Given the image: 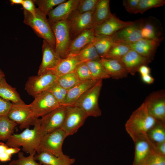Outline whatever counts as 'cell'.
<instances>
[{
  "label": "cell",
  "mask_w": 165,
  "mask_h": 165,
  "mask_svg": "<svg viewBox=\"0 0 165 165\" xmlns=\"http://www.w3.org/2000/svg\"><path fill=\"white\" fill-rule=\"evenodd\" d=\"M65 106V115L61 128L68 137L77 132L83 125L88 116L82 110L77 106Z\"/></svg>",
  "instance_id": "9"
},
{
  "label": "cell",
  "mask_w": 165,
  "mask_h": 165,
  "mask_svg": "<svg viewBox=\"0 0 165 165\" xmlns=\"http://www.w3.org/2000/svg\"><path fill=\"white\" fill-rule=\"evenodd\" d=\"M129 73L135 75L142 66L147 65L152 61L131 49L121 59Z\"/></svg>",
  "instance_id": "21"
},
{
  "label": "cell",
  "mask_w": 165,
  "mask_h": 165,
  "mask_svg": "<svg viewBox=\"0 0 165 165\" xmlns=\"http://www.w3.org/2000/svg\"><path fill=\"white\" fill-rule=\"evenodd\" d=\"M24 0H10L9 1L11 5L22 4Z\"/></svg>",
  "instance_id": "52"
},
{
  "label": "cell",
  "mask_w": 165,
  "mask_h": 165,
  "mask_svg": "<svg viewBox=\"0 0 165 165\" xmlns=\"http://www.w3.org/2000/svg\"><path fill=\"white\" fill-rule=\"evenodd\" d=\"M21 5L24 10L35 16L36 8L33 0H24Z\"/></svg>",
  "instance_id": "45"
},
{
  "label": "cell",
  "mask_w": 165,
  "mask_h": 165,
  "mask_svg": "<svg viewBox=\"0 0 165 165\" xmlns=\"http://www.w3.org/2000/svg\"><path fill=\"white\" fill-rule=\"evenodd\" d=\"M134 22L122 21L112 14L102 23L94 27L95 35L111 36L120 30L132 24Z\"/></svg>",
  "instance_id": "16"
},
{
  "label": "cell",
  "mask_w": 165,
  "mask_h": 165,
  "mask_svg": "<svg viewBox=\"0 0 165 165\" xmlns=\"http://www.w3.org/2000/svg\"><path fill=\"white\" fill-rule=\"evenodd\" d=\"M67 137L65 133L61 128L44 134L40 143V152H47L59 156L63 153L62 145Z\"/></svg>",
  "instance_id": "7"
},
{
  "label": "cell",
  "mask_w": 165,
  "mask_h": 165,
  "mask_svg": "<svg viewBox=\"0 0 165 165\" xmlns=\"http://www.w3.org/2000/svg\"><path fill=\"white\" fill-rule=\"evenodd\" d=\"M32 129H25L21 133L13 134L7 141L6 144L8 147L21 146L22 150L29 154H39L41 152L39 145L42 136L40 131L39 119H36Z\"/></svg>",
  "instance_id": "2"
},
{
  "label": "cell",
  "mask_w": 165,
  "mask_h": 165,
  "mask_svg": "<svg viewBox=\"0 0 165 165\" xmlns=\"http://www.w3.org/2000/svg\"><path fill=\"white\" fill-rule=\"evenodd\" d=\"M8 147L6 144L0 142V154L6 152V149Z\"/></svg>",
  "instance_id": "51"
},
{
  "label": "cell",
  "mask_w": 165,
  "mask_h": 165,
  "mask_svg": "<svg viewBox=\"0 0 165 165\" xmlns=\"http://www.w3.org/2000/svg\"><path fill=\"white\" fill-rule=\"evenodd\" d=\"M150 114L159 123L165 125V92L160 90L151 93L146 98Z\"/></svg>",
  "instance_id": "10"
},
{
  "label": "cell",
  "mask_w": 165,
  "mask_h": 165,
  "mask_svg": "<svg viewBox=\"0 0 165 165\" xmlns=\"http://www.w3.org/2000/svg\"><path fill=\"white\" fill-rule=\"evenodd\" d=\"M82 63L74 57L68 56L62 59L57 66L51 71L59 77L75 71L78 66Z\"/></svg>",
  "instance_id": "26"
},
{
  "label": "cell",
  "mask_w": 165,
  "mask_h": 165,
  "mask_svg": "<svg viewBox=\"0 0 165 165\" xmlns=\"http://www.w3.org/2000/svg\"><path fill=\"white\" fill-rule=\"evenodd\" d=\"M99 0H79L75 10L80 13L94 12Z\"/></svg>",
  "instance_id": "41"
},
{
  "label": "cell",
  "mask_w": 165,
  "mask_h": 165,
  "mask_svg": "<svg viewBox=\"0 0 165 165\" xmlns=\"http://www.w3.org/2000/svg\"><path fill=\"white\" fill-rule=\"evenodd\" d=\"M140 0H123V6L126 11L130 13L136 14Z\"/></svg>",
  "instance_id": "43"
},
{
  "label": "cell",
  "mask_w": 165,
  "mask_h": 165,
  "mask_svg": "<svg viewBox=\"0 0 165 165\" xmlns=\"http://www.w3.org/2000/svg\"><path fill=\"white\" fill-rule=\"evenodd\" d=\"M29 104L35 119L49 113L61 106L48 91H43L36 95Z\"/></svg>",
  "instance_id": "6"
},
{
  "label": "cell",
  "mask_w": 165,
  "mask_h": 165,
  "mask_svg": "<svg viewBox=\"0 0 165 165\" xmlns=\"http://www.w3.org/2000/svg\"><path fill=\"white\" fill-rule=\"evenodd\" d=\"M158 122L149 113L144 101L132 113L125 123V128L134 142L147 136L148 132Z\"/></svg>",
  "instance_id": "1"
},
{
  "label": "cell",
  "mask_w": 165,
  "mask_h": 165,
  "mask_svg": "<svg viewBox=\"0 0 165 165\" xmlns=\"http://www.w3.org/2000/svg\"><path fill=\"white\" fill-rule=\"evenodd\" d=\"M103 80H100L94 86L84 92L76 101L74 106L82 110L88 117H98L101 114L98 99L102 86Z\"/></svg>",
  "instance_id": "4"
},
{
  "label": "cell",
  "mask_w": 165,
  "mask_h": 165,
  "mask_svg": "<svg viewBox=\"0 0 165 165\" xmlns=\"http://www.w3.org/2000/svg\"><path fill=\"white\" fill-rule=\"evenodd\" d=\"M20 150V149L18 147H8L6 149V152L12 155L13 154L18 153Z\"/></svg>",
  "instance_id": "49"
},
{
  "label": "cell",
  "mask_w": 165,
  "mask_h": 165,
  "mask_svg": "<svg viewBox=\"0 0 165 165\" xmlns=\"http://www.w3.org/2000/svg\"><path fill=\"white\" fill-rule=\"evenodd\" d=\"M139 72L141 75L150 74L151 69L147 65H144L141 66L138 69Z\"/></svg>",
  "instance_id": "47"
},
{
  "label": "cell",
  "mask_w": 165,
  "mask_h": 165,
  "mask_svg": "<svg viewBox=\"0 0 165 165\" xmlns=\"http://www.w3.org/2000/svg\"><path fill=\"white\" fill-rule=\"evenodd\" d=\"M58 77L50 70L40 75L29 77L27 81L25 90L34 97L38 94L47 90L54 82Z\"/></svg>",
  "instance_id": "8"
},
{
  "label": "cell",
  "mask_w": 165,
  "mask_h": 165,
  "mask_svg": "<svg viewBox=\"0 0 165 165\" xmlns=\"http://www.w3.org/2000/svg\"><path fill=\"white\" fill-rule=\"evenodd\" d=\"M42 61L38 72V75L53 69L62 59L55 49L44 40L42 45Z\"/></svg>",
  "instance_id": "17"
},
{
  "label": "cell",
  "mask_w": 165,
  "mask_h": 165,
  "mask_svg": "<svg viewBox=\"0 0 165 165\" xmlns=\"http://www.w3.org/2000/svg\"><path fill=\"white\" fill-rule=\"evenodd\" d=\"M69 56L74 57L82 62L99 60L101 59L93 43L88 45L77 53L68 56Z\"/></svg>",
  "instance_id": "30"
},
{
  "label": "cell",
  "mask_w": 165,
  "mask_h": 165,
  "mask_svg": "<svg viewBox=\"0 0 165 165\" xmlns=\"http://www.w3.org/2000/svg\"><path fill=\"white\" fill-rule=\"evenodd\" d=\"M95 35L94 28L86 29L77 35L71 41L67 57L77 53L92 43Z\"/></svg>",
  "instance_id": "19"
},
{
  "label": "cell",
  "mask_w": 165,
  "mask_h": 165,
  "mask_svg": "<svg viewBox=\"0 0 165 165\" xmlns=\"http://www.w3.org/2000/svg\"><path fill=\"white\" fill-rule=\"evenodd\" d=\"M85 63L95 79L99 80L110 78L101 64L100 59Z\"/></svg>",
  "instance_id": "34"
},
{
  "label": "cell",
  "mask_w": 165,
  "mask_h": 165,
  "mask_svg": "<svg viewBox=\"0 0 165 165\" xmlns=\"http://www.w3.org/2000/svg\"><path fill=\"white\" fill-rule=\"evenodd\" d=\"M0 97L13 104L25 103L16 88L8 84L5 78L0 82Z\"/></svg>",
  "instance_id": "28"
},
{
  "label": "cell",
  "mask_w": 165,
  "mask_h": 165,
  "mask_svg": "<svg viewBox=\"0 0 165 165\" xmlns=\"http://www.w3.org/2000/svg\"><path fill=\"white\" fill-rule=\"evenodd\" d=\"M7 116L19 125V128L21 130L34 125L36 119L33 116L29 104L25 103L13 104Z\"/></svg>",
  "instance_id": "11"
},
{
  "label": "cell",
  "mask_w": 165,
  "mask_h": 165,
  "mask_svg": "<svg viewBox=\"0 0 165 165\" xmlns=\"http://www.w3.org/2000/svg\"><path fill=\"white\" fill-rule=\"evenodd\" d=\"M142 18L138 19L131 25L125 27L110 36L114 42L127 44L134 43L143 38L141 31Z\"/></svg>",
  "instance_id": "14"
},
{
  "label": "cell",
  "mask_w": 165,
  "mask_h": 165,
  "mask_svg": "<svg viewBox=\"0 0 165 165\" xmlns=\"http://www.w3.org/2000/svg\"><path fill=\"white\" fill-rule=\"evenodd\" d=\"M93 13H80L75 10L71 14L67 19L71 40L84 30L94 27Z\"/></svg>",
  "instance_id": "13"
},
{
  "label": "cell",
  "mask_w": 165,
  "mask_h": 165,
  "mask_svg": "<svg viewBox=\"0 0 165 165\" xmlns=\"http://www.w3.org/2000/svg\"><path fill=\"white\" fill-rule=\"evenodd\" d=\"M153 148L157 154L165 157V141L153 144Z\"/></svg>",
  "instance_id": "46"
},
{
  "label": "cell",
  "mask_w": 165,
  "mask_h": 165,
  "mask_svg": "<svg viewBox=\"0 0 165 165\" xmlns=\"http://www.w3.org/2000/svg\"><path fill=\"white\" fill-rule=\"evenodd\" d=\"M24 22L30 26L40 38L47 42L54 49L55 40L46 15L36 8L35 16L24 10Z\"/></svg>",
  "instance_id": "3"
},
{
  "label": "cell",
  "mask_w": 165,
  "mask_h": 165,
  "mask_svg": "<svg viewBox=\"0 0 165 165\" xmlns=\"http://www.w3.org/2000/svg\"><path fill=\"white\" fill-rule=\"evenodd\" d=\"M35 159L38 160L41 165H72L75 159L62 153L59 156L47 152H41L35 155Z\"/></svg>",
  "instance_id": "24"
},
{
  "label": "cell",
  "mask_w": 165,
  "mask_h": 165,
  "mask_svg": "<svg viewBox=\"0 0 165 165\" xmlns=\"http://www.w3.org/2000/svg\"><path fill=\"white\" fill-rule=\"evenodd\" d=\"M141 31L143 38L160 41L164 38L162 24L156 17L149 16L142 18Z\"/></svg>",
  "instance_id": "15"
},
{
  "label": "cell",
  "mask_w": 165,
  "mask_h": 165,
  "mask_svg": "<svg viewBox=\"0 0 165 165\" xmlns=\"http://www.w3.org/2000/svg\"><path fill=\"white\" fill-rule=\"evenodd\" d=\"M4 78H5V74L0 69V82Z\"/></svg>",
  "instance_id": "53"
},
{
  "label": "cell",
  "mask_w": 165,
  "mask_h": 165,
  "mask_svg": "<svg viewBox=\"0 0 165 165\" xmlns=\"http://www.w3.org/2000/svg\"><path fill=\"white\" fill-rule=\"evenodd\" d=\"M66 110L65 106L61 105L39 119L40 131L42 136L61 128Z\"/></svg>",
  "instance_id": "12"
},
{
  "label": "cell",
  "mask_w": 165,
  "mask_h": 165,
  "mask_svg": "<svg viewBox=\"0 0 165 165\" xmlns=\"http://www.w3.org/2000/svg\"><path fill=\"white\" fill-rule=\"evenodd\" d=\"M36 153L31 154L28 156H24L22 152L18 153L17 159L11 161L9 165H41L35 159Z\"/></svg>",
  "instance_id": "39"
},
{
  "label": "cell",
  "mask_w": 165,
  "mask_h": 165,
  "mask_svg": "<svg viewBox=\"0 0 165 165\" xmlns=\"http://www.w3.org/2000/svg\"><path fill=\"white\" fill-rule=\"evenodd\" d=\"M147 136L153 144L165 141V125L157 123L147 133Z\"/></svg>",
  "instance_id": "33"
},
{
  "label": "cell",
  "mask_w": 165,
  "mask_h": 165,
  "mask_svg": "<svg viewBox=\"0 0 165 165\" xmlns=\"http://www.w3.org/2000/svg\"><path fill=\"white\" fill-rule=\"evenodd\" d=\"M17 125L7 116H0V141H7L13 134Z\"/></svg>",
  "instance_id": "31"
},
{
  "label": "cell",
  "mask_w": 165,
  "mask_h": 165,
  "mask_svg": "<svg viewBox=\"0 0 165 165\" xmlns=\"http://www.w3.org/2000/svg\"><path fill=\"white\" fill-rule=\"evenodd\" d=\"M141 78L143 82L148 84L153 83L155 80L154 79L150 74L141 75Z\"/></svg>",
  "instance_id": "48"
},
{
  "label": "cell",
  "mask_w": 165,
  "mask_h": 165,
  "mask_svg": "<svg viewBox=\"0 0 165 165\" xmlns=\"http://www.w3.org/2000/svg\"><path fill=\"white\" fill-rule=\"evenodd\" d=\"M75 72L81 81L97 80L94 78L85 62L82 63L79 65Z\"/></svg>",
  "instance_id": "42"
},
{
  "label": "cell",
  "mask_w": 165,
  "mask_h": 165,
  "mask_svg": "<svg viewBox=\"0 0 165 165\" xmlns=\"http://www.w3.org/2000/svg\"><path fill=\"white\" fill-rule=\"evenodd\" d=\"M11 157L12 155L5 152L0 154V161L2 162L10 161L11 160Z\"/></svg>",
  "instance_id": "50"
},
{
  "label": "cell",
  "mask_w": 165,
  "mask_h": 165,
  "mask_svg": "<svg viewBox=\"0 0 165 165\" xmlns=\"http://www.w3.org/2000/svg\"><path fill=\"white\" fill-rule=\"evenodd\" d=\"M79 0H68L58 5L51 10L47 15L50 25L60 21L67 20L71 14L75 11Z\"/></svg>",
  "instance_id": "18"
},
{
  "label": "cell",
  "mask_w": 165,
  "mask_h": 165,
  "mask_svg": "<svg viewBox=\"0 0 165 165\" xmlns=\"http://www.w3.org/2000/svg\"><path fill=\"white\" fill-rule=\"evenodd\" d=\"M165 4L164 0H140L136 14H143L148 10L160 7Z\"/></svg>",
  "instance_id": "38"
},
{
  "label": "cell",
  "mask_w": 165,
  "mask_h": 165,
  "mask_svg": "<svg viewBox=\"0 0 165 165\" xmlns=\"http://www.w3.org/2000/svg\"><path fill=\"white\" fill-rule=\"evenodd\" d=\"M93 43L101 58H103L114 42L110 36L95 35Z\"/></svg>",
  "instance_id": "29"
},
{
  "label": "cell",
  "mask_w": 165,
  "mask_h": 165,
  "mask_svg": "<svg viewBox=\"0 0 165 165\" xmlns=\"http://www.w3.org/2000/svg\"><path fill=\"white\" fill-rule=\"evenodd\" d=\"M13 104L0 97V116H7Z\"/></svg>",
  "instance_id": "44"
},
{
  "label": "cell",
  "mask_w": 165,
  "mask_h": 165,
  "mask_svg": "<svg viewBox=\"0 0 165 165\" xmlns=\"http://www.w3.org/2000/svg\"><path fill=\"white\" fill-rule=\"evenodd\" d=\"M99 81L91 80L82 81L68 90L63 105H74L77 99L84 92L95 85Z\"/></svg>",
  "instance_id": "23"
},
{
  "label": "cell",
  "mask_w": 165,
  "mask_h": 165,
  "mask_svg": "<svg viewBox=\"0 0 165 165\" xmlns=\"http://www.w3.org/2000/svg\"><path fill=\"white\" fill-rule=\"evenodd\" d=\"M47 90L52 95L61 105H63L67 94V90L64 88L56 82Z\"/></svg>",
  "instance_id": "37"
},
{
  "label": "cell",
  "mask_w": 165,
  "mask_h": 165,
  "mask_svg": "<svg viewBox=\"0 0 165 165\" xmlns=\"http://www.w3.org/2000/svg\"><path fill=\"white\" fill-rule=\"evenodd\" d=\"M56 82L64 88L68 90L82 81L75 71L58 77Z\"/></svg>",
  "instance_id": "35"
},
{
  "label": "cell",
  "mask_w": 165,
  "mask_h": 165,
  "mask_svg": "<svg viewBox=\"0 0 165 165\" xmlns=\"http://www.w3.org/2000/svg\"><path fill=\"white\" fill-rule=\"evenodd\" d=\"M100 61L110 77L119 79L127 76L129 73L121 60L101 58Z\"/></svg>",
  "instance_id": "22"
},
{
  "label": "cell",
  "mask_w": 165,
  "mask_h": 165,
  "mask_svg": "<svg viewBox=\"0 0 165 165\" xmlns=\"http://www.w3.org/2000/svg\"><path fill=\"white\" fill-rule=\"evenodd\" d=\"M161 41L142 38L129 44L131 50L151 61L154 58L156 50Z\"/></svg>",
  "instance_id": "20"
},
{
  "label": "cell",
  "mask_w": 165,
  "mask_h": 165,
  "mask_svg": "<svg viewBox=\"0 0 165 165\" xmlns=\"http://www.w3.org/2000/svg\"><path fill=\"white\" fill-rule=\"evenodd\" d=\"M131 49L128 44L120 42H114L103 58L121 60Z\"/></svg>",
  "instance_id": "32"
},
{
  "label": "cell",
  "mask_w": 165,
  "mask_h": 165,
  "mask_svg": "<svg viewBox=\"0 0 165 165\" xmlns=\"http://www.w3.org/2000/svg\"><path fill=\"white\" fill-rule=\"evenodd\" d=\"M35 4L46 16L54 6L66 1V0H33Z\"/></svg>",
  "instance_id": "36"
},
{
  "label": "cell",
  "mask_w": 165,
  "mask_h": 165,
  "mask_svg": "<svg viewBox=\"0 0 165 165\" xmlns=\"http://www.w3.org/2000/svg\"><path fill=\"white\" fill-rule=\"evenodd\" d=\"M109 0H99L94 12V27L100 24L108 19L112 15Z\"/></svg>",
  "instance_id": "27"
},
{
  "label": "cell",
  "mask_w": 165,
  "mask_h": 165,
  "mask_svg": "<svg viewBox=\"0 0 165 165\" xmlns=\"http://www.w3.org/2000/svg\"><path fill=\"white\" fill-rule=\"evenodd\" d=\"M138 165H165V157L156 153L152 148L149 154Z\"/></svg>",
  "instance_id": "40"
},
{
  "label": "cell",
  "mask_w": 165,
  "mask_h": 165,
  "mask_svg": "<svg viewBox=\"0 0 165 165\" xmlns=\"http://www.w3.org/2000/svg\"><path fill=\"white\" fill-rule=\"evenodd\" d=\"M135 152L133 165H138L150 153L153 144L147 136L141 138L135 142Z\"/></svg>",
  "instance_id": "25"
},
{
  "label": "cell",
  "mask_w": 165,
  "mask_h": 165,
  "mask_svg": "<svg viewBox=\"0 0 165 165\" xmlns=\"http://www.w3.org/2000/svg\"><path fill=\"white\" fill-rule=\"evenodd\" d=\"M50 25L55 38V51L61 58H65L71 41L67 20L56 22Z\"/></svg>",
  "instance_id": "5"
}]
</instances>
